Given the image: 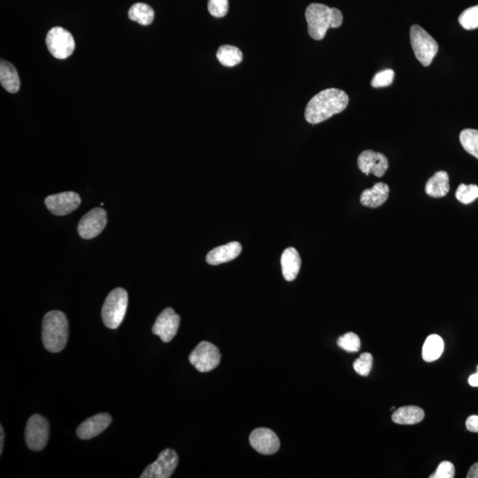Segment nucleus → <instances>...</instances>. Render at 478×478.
Returning <instances> with one entry per match:
<instances>
[{
    "mask_svg": "<svg viewBox=\"0 0 478 478\" xmlns=\"http://www.w3.org/2000/svg\"><path fill=\"white\" fill-rule=\"evenodd\" d=\"M111 423L112 417L109 414H97L83 422L76 430V434L83 441H88L102 434Z\"/></svg>",
    "mask_w": 478,
    "mask_h": 478,
    "instance_id": "obj_15",
    "label": "nucleus"
},
{
    "mask_svg": "<svg viewBox=\"0 0 478 478\" xmlns=\"http://www.w3.org/2000/svg\"><path fill=\"white\" fill-rule=\"evenodd\" d=\"M220 64L225 67H235L239 65L243 59V54L240 49L233 47V45H222L218 49L217 54H216Z\"/></svg>",
    "mask_w": 478,
    "mask_h": 478,
    "instance_id": "obj_23",
    "label": "nucleus"
},
{
    "mask_svg": "<svg viewBox=\"0 0 478 478\" xmlns=\"http://www.w3.org/2000/svg\"><path fill=\"white\" fill-rule=\"evenodd\" d=\"M444 348L445 344L442 337L438 335H431L424 344L423 352H422L424 360L427 362L437 361L441 357Z\"/></svg>",
    "mask_w": 478,
    "mask_h": 478,
    "instance_id": "obj_22",
    "label": "nucleus"
},
{
    "mask_svg": "<svg viewBox=\"0 0 478 478\" xmlns=\"http://www.w3.org/2000/svg\"><path fill=\"white\" fill-rule=\"evenodd\" d=\"M467 431L478 434V415H471L466 421Z\"/></svg>",
    "mask_w": 478,
    "mask_h": 478,
    "instance_id": "obj_34",
    "label": "nucleus"
},
{
    "mask_svg": "<svg viewBox=\"0 0 478 478\" xmlns=\"http://www.w3.org/2000/svg\"><path fill=\"white\" fill-rule=\"evenodd\" d=\"M455 469L453 464L450 462H442L439 464L437 470L432 474L431 478H453L455 477Z\"/></svg>",
    "mask_w": 478,
    "mask_h": 478,
    "instance_id": "obj_32",
    "label": "nucleus"
},
{
    "mask_svg": "<svg viewBox=\"0 0 478 478\" xmlns=\"http://www.w3.org/2000/svg\"><path fill=\"white\" fill-rule=\"evenodd\" d=\"M459 23L463 29L476 30L478 28V5L465 10L459 16Z\"/></svg>",
    "mask_w": 478,
    "mask_h": 478,
    "instance_id": "obj_27",
    "label": "nucleus"
},
{
    "mask_svg": "<svg viewBox=\"0 0 478 478\" xmlns=\"http://www.w3.org/2000/svg\"><path fill=\"white\" fill-rule=\"evenodd\" d=\"M390 188L385 183L376 184L371 189H366L361 195V203L364 207L376 208L381 207L388 200Z\"/></svg>",
    "mask_w": 478,
    "mask_h": 478,
    "instance_id": "obj_17",
    "label": "nucleus"
},
{
    "mask_svg": "<svg viewBox=\"0 0 478 478\" xmlns=\"http://www.w3.org/2000/svg\"><path fill=\"white\" fill-rule=\"evenodd\" d=\"M228 0H208V12L216 18H222L228 13Z\"/></svg>",
    "mask_w": 478,
    "mask_h": 478,
    "instance_id": "obj_31",
    "label": "nucleus"
},
{
    "mask_svg": "<svg viewBox=\"0 0 478 478\" xmlns=\"http://www.w3.org/2000/svg\"><path fill=\"white\" fill-rule=\"evenodd\" d=\"M281 266L285 280L288 282L295 280L301 266V259L298 251L293 247L285 249L282 254Z\"/></svg>",
    "mask_w": 478,
    "mask_h": 478,
    "instance_id": "obj_18",
    "label": "nucleus"
},
{
    "mask_svg": "<svg viewBox=\"0 0 478 478\" xmlns=\"http://www.w3.org/2000/svg\"><path fill=\"white\" fill-rule=\"evenodd\" d=\"M48 210L55 215L64 216L75 211L81 204V197L74 191L50 195L44 201Z\"/></svg>",
    "mask_w": 478,
    "mask_h": 478,
    "instance_id": "obj_12",
    "label": "nucleus"
},
{
    "mask_svg": "<svg viewBox=\"0 0 478 478\" xmlns=\"http://www.w3.org/2000/svg\"><path fill=\"white\" fill-rule=\"evenodd\" d=\"M0 455L3 453V448H4V438H5V434H4V429H3L2 426H0Z\"/></svg>",
    "mask_w": 478,
    "mask_h": 478,
    "instance_id": "obj_37",
    "label": "nucleus"
},
{
    "mask_svg": "<svg viewBox=\"0 0 478 478\" xmlns=\"http://www.w3.org/2000/svg\"><path fill=\"white\" fill-rule=\"evenodd\" d=\"M394 76H395V73L392 69L380 71L373 78L371 85L374 88L390 86L393 82Z\"/></svg>",
    "mask_w": 478,
    "mask_h": 478,
    "instance_id": "obj_30",
    "label": "nucleus"
},
{
    "mask_svg": "<svg viewBox=\"0 0 478 478\" xmlns=\"http://www.w3.org/2000/svg\"><path fill=\"white\" fill-rule=\"evenodd\" d=\"M343 23V15L337 8H331V28L336 29Z\"/></svg>",
    "mask_w": 478,
    "mask_h": 478,
    "instance_id": "obj_33",
    "label": "nucleus"
},
{
    "mask_svg": "<svg viewBox=\"0 0 478 478\" xmlns=\"http://www.w3.org/2000/svg\"><path fill=\"white\" fill-rule=\"evenodd\" d=\"M45 42L48 51L58 59L68 58L76 49V42L72 34L61 27H54L49 30Z\"/></svg>",
    "mask_w": 478,
    "mask_h": 478,
    "instance_id": "obj_6",
    "label": "nucleus"
},
{
    "mask_svg": "<svg viewBox=\"0 0 478 478\" xmlns=\"http://www.w3.org/2000/svg\"><path fill=\"white\" fill-rule=\"evenodd\" d=\"M358 167L362 173L382 177L389 167L388 160L382 153L366 150L358 157Z\"/></svg>",
    "mask_w": 478,
    "mask_h": 478,
    "instance_id": "obj_14",
    "label": "nucleus"
},
{
    "mask_svg": "<svg viewBox=\"0 0 478 478\" xmlns=\"http://www.w3.org/2000/svg\"><path fill=\"white\" fill-rule=\"evenodd\" d=\"M128 292L123 288L113 289L107 297L102 308V320L109 329H117L123 323L128 306Z\"/></svg>",
    "mask_w": 478,
    "mask_h": 478,
    "instance_id": "obj_3",
    "label": "nucleus"
},
{
    "mask_svg": "<svg viewBox=\"0 0 478 478\" xmlns=\"http://www.w3.org/2000/svg\"><path fill=\"white\" fill-rule=\"evenodd\" d=\"M410 41L415 57L424 67L430 66L438 52V44L430 34L417 24L411 27Z\"/></svg>",
    "mask_w": 478,
    "mask_h": 478,
    "instance_id": "obj_4",
    "label": "nucleus"
},
{
    "mask_svg": "<svg viewBox=\"0 0 478 478\" xmlns=\"http://www.w3.org/2000/svg\"><path fill=\"white\" fill-rule=\"evenodd\" d=\"M424 411L419 407L407 406L398 408L393 412L392 419L398 424H417L424 420Z\"/></svg>",
    "mask_w": 478,
    "mask_h": 478,
    "instance_id": "obj_20",
    "label": "nucleus"
},
{
    "mask_svg": "<svg viewBox=\"0 0 478 478\" xmlns=\"http://www.w3.org/2000/svg\"><path fill=\"white\" fill-rule=\"evenodd\" d=\"M50 426L44 417L34 414L28 420L25 429V441L28 448L32 451L43 450L47 445Z\"/></svg>",
    "mask_w": 478,
    "mask_h": 478,
    "instance_id": "obj_8",
    "label": "nucleus"
},
{
    "mask_svg": "<svg viewBox=\"0 0 478 478\" xmlns=\"http://www.w3.org/2000/svg\"><path fill=\"white\" fill-rule=\"evenodd\" d=\"M242 246L239 242H232L216 247L208 253L207 263L216 266L236 259L241 253Z\"/></svg>",
    "mask_w": 478,
    "mask_h": 478,
    "instance_id": "obj_16",
    "label": "nucleus"
},
{
    "mask_svg": "<svg viewBox=\"0 0 478 478\" xmlns=\"http://www.w3.org/2000/svg\"><path fill=\"white\" fill-rule=\"evenodd\" d=\"M460 141L467 153L478 159L477 130H472V129L463 130L460 134Z\"/></svg>",
    "mask_w": 478,
    "mask_h": 478,
    "instance_id": "obj_25",
    "label": "nucleus"
},
{
    "mask_svg": "<svg viewBox=\"0 0 478 478\" xmlns=\"http://www.w3.org/2000/svg\"><path fill=\"white\" fill-rule=\"evenodd\" d=\"M189 361L198 371L209 372L220 364L221 354L215 345L203 341L191 352Z\"/></svg>",
    "mask_w": 478,
    "mask_h": 478,
    "instance_id": "obj_7",
    "label": "nucleus"
},
{
    "mask_svg": "<svg viewBox=\"0 0 478 478\" xmlns=\"http://www.w3.org/2000/svg\"><path fill=\"white\" fill-rule=\"evenodd\" d=\"M249 441L253 448L261 455H274L280 448V441L277 434L267 428L254 430L250 435Z\"/></svg>",
    "mask_w": 478,
    "mask_h": 478,
    "instance_id": "obj_13",
    "label": "nucleus"
},
{
    "mask_svg": "<svg viewBox=\"0 0 478 478\" xmlns=\"http://www.w3.org/2000/svg\"><path fill=\"white\" fill-rule=\"evenodd\" d=\"M338 347L348 352H357L361 349V340L354 333H348L337 340Z\"/></svg>",
    "mask_w": 478,
    "mask_h": 478,
    "instance_id": "obj_28",
    "label": "nucleus"
},
{
    "mask_svg": "<svg viewBox=\"0 0 478 478\" xmlns=\"http://www.w3.org/2000/svg\"><path fill=\"white\" fill-rule=\"evenodd\" d=\"M129 18L141 25L148 26L155 20V11L151 6L144 3H136L129 11Z\"/></svg>",
    "mask_w": 478,
    "mask_h": 478,
    "instance_id": "obj_24",
    "label": "nucleus"
},
{
    "mask_svg": "<svg viewBox=\"0 0 478 478\" xmlns=\"http://www.w3.org/2000/svg\"><path fill=\"white\" fill-rule=\"evenodd\" d=\"M178 455L172 449L163 450L158 459L145 467L141 478H169L178 465Z\"/></svg>",
    "mask_w": 478,
    "mask_h": 478,
    "instance_id": "obj_9",
    "label": "nucleus"
},
{
    "mask_svg": "<svg viewBox=\"0 0 478 478\" xmlns=\"http://www.w3.org/2000/svg\"><path fill=\"white\" fill-rule=\"evenodd\" d=\"M347 94L340 89H326L313 96L306 107L308 123L318 124L343 112L348 106Z\"/></svg>",
    "mask_w": 478,
    "mask_h": 478,
    "instance_id": "obj_1",
    "label": "nucleus"
},
{
    "mask_svg": "<svg viewBox=\"0 0 478 478\" xmlns=\"http://www.w3.org/2000/svg\"><path fill=\"white\" fill-rule=\"evenodd\" d=\"M470 386L478 387V366L477 374L471 375L469 378Z\"/></svg>",
    "mask_w": 478,
    "mask_h": 478,
    "instance_id": "obj_36",
    "label": "nucleus"
},
{
    "mask_svg": "<svg viewBox=\"0 0 478 478\" xmlns=\"http://www.w3.org/2000/svg\"><path fill=\"white\" fill-rule=\"evenodd\" d=\"M181 318L172 309H164L157 317L153 326V333L165 343L173 340L179 329Z\"/></svg>",
    "mask_w": 478,
    "mask_h": 478,
    "instance_id": "obj_11",
    "label": "nucleus"
},
{
    "mask_svg": "<svg viewBox=\"0 0 478 478\" xmlns=\"http://www.w3.org/2000/svg\"><path fill=\"white\" fill-rule=\"evenodd\" d=\"M373 364V357L369 352H364L360 357L354 362V369L357 374L367 376L371 372Z\"/></svg>",
    "mask_w": 478,
    "mask_h": 478,
    "instance_id": "obj_29",
    "label": "nucleus"
},
{
    "mask_svg": "<svg viewBox=\"0 0 478 478\" xmlns=\"http://www.w3.org/2000/svg\"><path fill=\"white\" fill-rule=\"evenodd\" d=\"M449 190V177L446 171H438L428 180L425 186V191L432 198L445 197Z\"/></svg>",
    "mask_w": 478,
    "mask_h": 478,
    "instance_id": "obj_19",
    "label": "nucleus"
},
{
    "mask_svg": "<svg viewBox=\"0 0 478 478\" xmlns=\"http://www.w3.org/2000/svg\"><path fill=\"white\" fill-rule=\"evenodd\" d=\"M467 478H478V462L471 466L469 472L467 474Z\"/></svg>",
    "mask_w": 478,
    "mask_h": 478,
    "instance_id": "obj_35",
    "label": "nucleus"
},
{
    "mask_svg": "<svg viewBox=\"0 0 478 478\" xmlns=\"http://www.w3.org/2000/svg\"><path fill=\"white\" fill-rule=\"evenodd\" d=\"M107 223V212L100 208H93L80 220L78 232L82 239H92L103 232Z\"/></svg>",
    "mask_w": 478,
    "mask_h": 478,
    "instance_id": "obj_10",
    "label": "nucleus"
},
{
    "mask_svg": "<svg viewBox=\"0 0 478 478\" xmlns=\"http://www.w3.org/2000/svg\"><path fill=\"white\" fill-rule=\"evenodd\" d=\"M0 83L10 93L19 92L20 82L15 66L6 61L0 64Z\"/></svg>",
    "mask_w": 478,
    "mask_h": 478,
    "instance_id": "obj_21",
    "label": "nucleus"
},
{
    "mask_svg": "<svg viewBox=\"0 0 478 478\" xmlns=\"http://www.w3.org/2000/svg\"><path fill=\"white\" fill-rule=\"evenodd\" d=\"M68 322L65 313L54 310L44 316L42 323V340L50 352L64 350L68 343Z\"/></svg>",
    "mask_w": 478,
    "mask_h": 478,
    "instance_id": "obj_2",
    "label": "nucleus"
},
{
    "mask_svg": "<svg viewBox=\"0 0 478 478\" xmlns=\"http://www.w3.org/2000/svg\"><path fill=\"white\" fill-rule=\"evenodd\" d=\"M455 197L460 203L470 204L478 198V186L476 184H460Z\"/></svg>",
    "mask_w": 478,
    "mask_h": 478,
    "instance_id": "obj_26",
    "label": "nucleus"
},
{
    "mask_svg": "<svg viewBox=\"0 0 478 478\" xmlns=\"http://www.w3.org/2000/svg\"><path fill=\"white\" fill-rule=\"evenodd\" d=\"M309 36L315 40H322L331 28V8L318 3L309 5L306 10Z\"/></svg>",
    "mask_w": 478,
    "mask_h": 478,
    "instance_id": "obj_5",
    "label": "nucleus"
}]
</instances>
